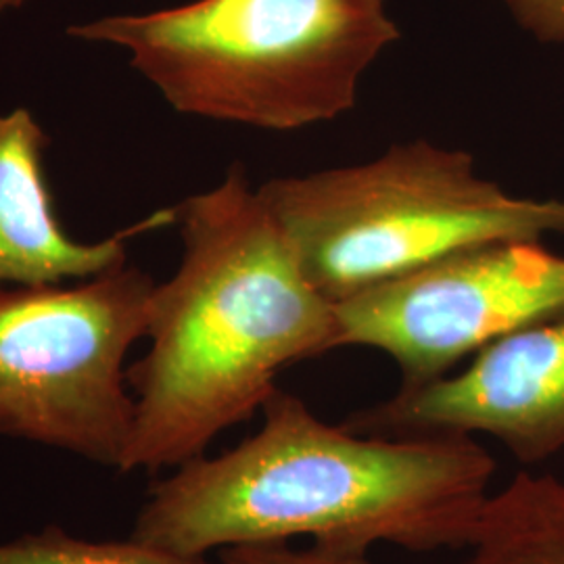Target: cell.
Wrapping results in <instances>:
<instances>
[{
    "instance_id": "10",
    "label": "cell",
    "mask_w": 564,
    "mask_h": 564,
    "mask_svg": "<svg viewBox=\"0 0 564 564\" xmlns=\"http://www.w3.org/2000/svg\"><path fill=\"white\" fill-rule=\"evenodd\" d=\"M0 564H216L207 556H188L158 545L82 540L57 524L0 544ZM223 564V563H218Z\"/></svg>"
},
{
    "instance_id": "6",
    "label": "cell",
    "mask_w": 564,
    "mask_h": 564,
    "mask_svg": "<svg viewBox=\"0 0 564 564\" xmlns=\"http://www.w3.org/2000/svg\"><path fill=\"white\" fill-rule=\"evenodd\" d=\"M561 314L564 256L544 241L489 242L337 303V349L381 351L402 384H421Z\"/></svg>"
},
{
    "instance_id": "4",
    "label": "cell",
    "mask_w": 564,
    "mask_h": 564,
    "mask_svg": "<svg viewBox=\"0 0 564 564\" xmlns=\"http://www.w3.org/2000/svg\"><path fill=\"white\" fill-rule=\"evenodd\" d=\"M258 188L310 281L335 303L464 249L564 235V199L512 195L470 153L421 139Z\"/></svg>"
},
{
    "instance_id": "9",
    "label": "cell",
    "mask_w": 564,
    "mask_h": 564,
    "mask_svg": "<svg viewBox=\"0 0 564 564\" xmlns=\"http://www.w3.org/2000/svg\"><path fill=\"white\" fill-rule=\"evenodd\" d=\"M468 564H564V479L521 468L491 494Z\"/></svg>"
},
{
    "instance_id": "2",
    "label": "cell",
    "mask_w": 564,
    "mask_h": 564,
    "mask_svg": "<svg viewBox=\"0 0 564 564\" xmlns=\"http://www.w3.org/2000/svg\"><path fill=\"white\" fill-rule=\"evenodd\" d=\"M174 209L181 263L155 284L149 351L128 368L134 423L120 473L205 456L262 412L284 368L337 349V303L310 281L241 163Z\"/></svg>"
},
{
    "instance_id": "1",
    "label": "cell",
    "mask_w": 564,
    "mask_h": 564,
    "mask_svg": "<svg viewBox=\"0 0 564 564\" xmlns=\"http://www.w3.org/2000/svg\"><path fill=\"white\" fill-rule=\"evenodd\" d=\"M494 475L475 437L358 433L279 387L258 433L151 487L130 538L188 556L297 538L337 554L466 550Z\"/></svg>"
},
{
    "instance_id": "8",
    "label": "cell",
    "mask_w": 564,
    "mask_h": 564,
    "mask_svg": "<svg viewBox=\"0 0 564 564\" xmlns=\"http://www.w3.org/2000/svg\"><path fill=\"white\" fill-rule=\"evenodd\" d=\"M48 144L30 109L0 113V289L97 276L128 263L132 239L176 223V209L167 207L101 241L74 239L61 224L46 181Z\"/></svg>"
},
{
    "instance_id": "13",
    "label": "cell",
    "mask_w": 564,
    "mask_h": 564,
    "mask_svg": "<svg viewBox=\"0 0 564 564\" xmlns=\"http://www.w3.org/2000/svg\"><path fill=\"white\" fill-rule=\"evenodd\" d=\"M25 2L28 0H0V15H4L9 11H15V9H21Z\"/></svg>"
},
{
    "instance_id": "12",
    "label": "cell",
    "mask_w": 564,
    "mask_h": 564,
    "mask_svg": "<svg viewBox=\"0 0 564 564\" xmlns=\"http://www.w3.org/2000/svg\"><path fill=\"white\" fill-rule=\"evenodd\" d=\"M514 21L544 44H564V0H502Z\"/></svg>"
},
{
    "instance_id": "5",
    "label": "cell",
    "mask_w": 564,
    "mask_h": 564,
    "mask_svg": "<svg viewBox=\"0 0 564 564\" xmlns=\"http://www.w3.org/2000/svg\"><path fill=\"white\" fill-rule=\"evenodd\" d=\"M155 284L123 263L74 284L0 289V435L121 470L134 398L126 358Z\"/></svg>"
},
{
    "instance_id": "11",
    "label": "cell",
    "mask_w": 564,
    "mask_h": 564,
    "mask_svg": "<svg viewBox=\"0 0 564 564\" xmlns=\"http://www.w3.org/2000/svg\"><path fill=\"white\" fill-rule=\"evenodd\" d=\"M223 564H370L366 554H337L318 547L293 550L286 544L237 545L220 552Z\"/></svg>"
},
{
    "instance_id": "7",
    "label": "cell",
    "mask_w": 564,
    "mask_h": 564,
    "mask_svg": "<svg viewBox=\"0 0 564 564\" xmlns=\"http://www.w3.org/2000/svg\"><path fill=\"white\" fill-rule=\"evenodd\" d=\"M384 437L487 435L531 468L564 452V314L485 345L460 370L345 419Z\"/></svg>"
},
{
    "instance_id": "3",
    "label": "cell",
    "mask_w": 564,
    "mask_h": 564,
    "mask_svg": "<svg viewBox=\"0 0 564 564\" xmlns=\"http://www.w3.org/2000/svg\"><path fill=\"white\" fill-rule=\"evenodd\" d=\"M67 36L126 51L182 116L295 132L349 113L400 30L387 0H193Z\"/></svg>"
}]
</instances>
